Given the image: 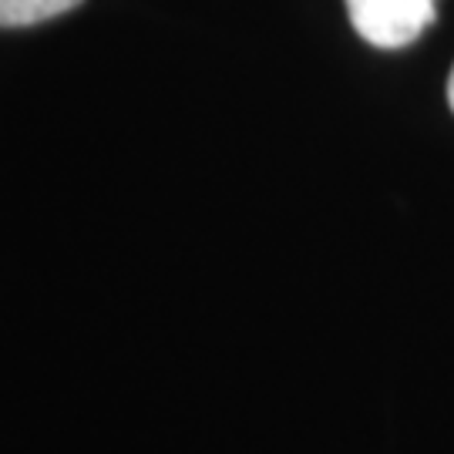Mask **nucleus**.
<instances>
[{
	"label": "nucleus",
	"mask_w": 454,
	"mask_h": 454,
	"mask_svg": "<svg viewBox=\"0 0 454 454\" xmlns=\"http://www.w3.org/2000/svg\"><path fill=\"white\" fill-rule=\"evenodd\" d=\"M354 31L373 48H404L431 27L438 0H343Z\"/></svg>",
	"instance_id": "1"
},
{
	"label": "nucleus",
	"mask_w": 454,
	"mask_h": 454,
	"mask_svg": "<svg viewBox=\"0 0 454 454\" xmlns=\"http://www.w3.org/2000/svg\"><path fill=\"white\" fill-rule=\"evenodd\" d=\"M82 0H0V27H31L74 11Z\"/></svg>",
	"instance_id": "2"
},
{
	"label": "nucleus",
	"mask_w": 454,
	"mask_h": 454,
	"mask_svg": "<svg viewBox=\"0 0 454 454\" xmlns=\"http://www.w3.org/2000/svg\"><path fill=\"white\" fill-rule=\"evenodd\" d=\"M448 105H451V112H454V67H451V74H448Z\"/></svg>",
	"instance_id": "3"
}]
</instances>
